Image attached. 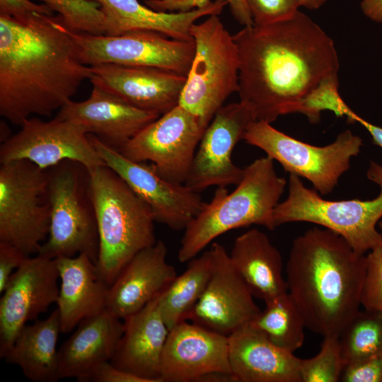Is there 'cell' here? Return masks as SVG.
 Returning <instances> with one entry per match:
<instances>
[{"label":"cell","instance_id":"7bdbcfd3","mask_svg":"<svg viewBox=\"0 0 382 382\" xmlns=\"http://www.w3.org/2000/svg\"><path fill=\"white\" fill-rule=\"evenodd\" d=\"M361 10L374 22L382 23V0H361Z\"/></svg>","mask_w":382,"mask_h":382},{"label":"cell","instance_id":"d6a6232c","mask_svg":"<svg viewBox=\"0 0 382 382\" xmlns=\"http://www.w3.org/2000/svg\"><path fill=\"white\" fill-rule=\"evenodd\" d=\"M59 13L70 30L91 35H106L105 17L95 0H40Z\"/></svg>","mask_w":382,"mask_h":382},{"label":"cell","instance_id":"2e32d148","mask_svg":"<svg viewBox=\"0 0 382 382\" xmlns=\"http://www.w3.org/2000/svg\"><path fill=\"white\" fill-rule=\"evenodd\" d=\"M209 251L212 265L209 281L186 320L228 337L250 322L261 310L226 248L213 243Z\"/></svg>","mask_w":382,"mask_h":382},{"label":"cell","instance_id":"4316f807","mask_svg":"<svg viewBox=\"0 0 382 382\" xmlns=\"http://www.w3.org/2000/svg\"><path fill=\"white\" fill-rule=\"evenodd\" d=\"M229 256L253 296L265 302L287 292L282 255L265 233L252 228L242 233Z\"/></svg>","mask_w":382,"mask_h":382},{"label":"cell","instance_id":"8992f818","mask_svg":"<svg viewBox=\"0 0 382 382\" xmlns=\"http://www.w3.org/2000/svg\"><path fill=\"white\" fill-rule=\"evenodd\" d=\"M366 176L380 187L376 197L332 201L289 175L288 196L273 212L274 228L291 222L315 224L340 235L360 255L382 245V234L376 229L382 218V165L371 161Z\"/></svg>","mask_w":382,"mask_h":382},{"label":"cell","instance_id":"83f0119b","mask_svg":"<svg viewBox=\"0 0 382 382\" xmlns=\"http://www.w3.org/2000/svg\"><path fill=\"white\" fill-rule=\"evenodd\" d=\"M61 332L57 308L43 320L25 325L18 334L4 359L21 368L35 382L59 379L57 342Z\"/></svg>","mask_w":382,"mask_h":382},{"label":"cell","instance_id":"30bf717a","mask_svg":"<svg viewBox=\"0 0 382 382\" xmlns=\"http://www.w3.org/2000/svg\"><path fill=\"white\" fill-rule=\"evenodd\" d=\"M51 207L47 170L27 160L0 166V242L25 255L36 253L47 240Z\"/></svg>","mask_w":382,"mask_h":382},{"label":"cell","instance_id":"52a82bcc","mask_svg":"<svg viewBox=\"0 0 382 382\" xmlns=\"http://www.w3.org/2000/svg\"><path fill=\"white\" fill-rule=\"evenodd\" d=\"M46 170L50 227L37 255L56 259L86 254L96 265L99 236L88 169L65 160Z\"/></svg>","mask_w":382,"mask_h":382},{"label":"cell","instance_id":"4fadbf2b","mask_svg":"<svg viewBox=\"0 0 382 382\" xmlns=\"http://www.w3.org/2000/svg\"><path fill=\"white\" fill-rule=\"evenodd\" d=\"M88 137L105 165L148 205L156 222L183 230L206 204L199 192L161 176L152 164L132 161L93 134Z\"/></svg>","mask_w":382,"mask_h":382},{"label":"cell","instance_id":"e0dca14e","mask_svg":"<svg viewBox=\"0 0 382 382\" xmlns=\"http://www.w3.org/2000/svg\"><path fill=\"white\" fill-rule=\"evenodd\" d=\"M59 279L55 259L37 254L11 274L0 299V358H5L28 321L57 303Z\"/></svg>","mask_w":382,"mask_h":382},{"label":"cell","instance_id":"b9f144b4","mask_svg":"<svg viewBox=\"0 0 382 382\" xmlns=\"http://www.w3.org/2000/svg\"><path fill=\"white\" fill-rule=\"evenodd\" d=\"M349 122H358L362 125L370 134L373 143L382 149V128L370 123L354 111H352L347 117Z\"/></svg>","mask_w":382,"mask_h":382},{"label":"cell","instance_id":"ab89813d","mask_svg":"<svg viewBox=\"0 0 382 382\" xmlns=\"http://www.w3.org/2000/svg\"><path fill=\"white\" fill-rule=\"evenodd\" d=\"M147 382L145 379L115 366L110 361L97 365L84 382Z\"/></svg>","mask_w":382,"mask_h":382},{"label":"cell","instance_id":"44dd1931","mask_svg":"<svg viewBox=\"0 0 382 382\" xmlns=\"http://www.w3.org/2000/svg\"><path fill=\"white\" fill-rule=\"evenodd\" d=\"M162 241L137 253L109 286L106 309L124 320L163 291L177 276Z\"/></svg>","mask_w":382,"mask_h":382},{"label":"cell","instance_id":"4dcf8cb0","mask_svg":"<svg viewBox=\"0 0 382 382\" xmlns=\"http://www.w3.org/2000/svg\"><path fill=\"white\" fill-rule=\"evenodd\" d=\"M340 341L345 365L382 357V314L359 310L342 332Z\"/></svg>","mask_w":382,"mask_h":382},{"label":"cell","instance_id":"e575fe53","mask_svg":"<svg viewBox=\"0 0 382 382\" xmlns=\"http://www.w3.org/2000/svg\"><path fill=\"white\" fill-rule=\"evenodd\" d=\"M361 306L364 310L382 314V245L368 253Z\"/></svg>","mask_w":382,"mask_h":382},{"label":"cell","instance_id":"836d02e7","mask_svg":"<svg viewBox=\"0 0 382 382\" xmlns=\"http://www.w3.org/2000/svg\"><path fill=\"white\" fill-rule=\"evenodd\" d=\"M318 353L310 359H301V382H337L344 368L340 336L323 337Z\"/></svg>","mask_w":382,"mask_h":382},{"label":"cell","instance_id":"d590c367","mask_svg":"<svg viewBox=\"0 0 382 382\" xmlns=\"http://www.w3.org/2000/svg\"><path fill=\"white\" fill-rule=\"evenodd\" d=\"M234 18L244 27L253 25L245 0H225ZM212 0H144L147 6L164 12L188 11L203 7Z\"/></svg>","mask_w":382,"mask_h":382},{"label":"cell","instance_id":"9c48e42d","mask_svg":"<svg viewBox=\"0 0 382 382\" xmlns=\"http://www.w3.org/2000/svg\"><path fill=\"white\" fill-rule=\"evenodd\" d=\"M243 140L262 149L277 161L289 175H295L311 183L320 195L331 193L341 176L350 168L351 159L363 146L360 137L347 129L335 141L318 146L293 138L271 125L254 120L248 127Z\"/></svg>","mask_w":382,"mask_h":382},{"label":"cell","instance_id":"f1b7e54d","mask_svg":"<svg viewBox=\"0 0 382 382\" xmlns=\"http://www.w3.org/2000/svg\"><path fill=\"white\" fill-rule=\"evenodd\" d=\"M212 257L209 250L190 260L187 268L176 276L158 296V308L169 330L186 321L209 281Z\"/></svg>","mask_w":382,"mask_h":382},{"label":"cell","instance_id":"f546056e","mask_svg":"<svg viewBox=\"0 0 382 382\" xmlns=\"http://www.w3.org/2000/svg\"><path fill=\"white\" fill-rule=\"evenodd\" d=\"M265 308L248 323L278 347L294 353L304 341L303 318L288 292L265 302Z\"/></svg>","mask_w":382,"mask_h":382},{"label":"cell","instance_id":"d4e9b609","mask_svg":"<svg viewBox=\"0 0 382 382\" xmlns=\"http://www.w3.org/2000/svg\"><path fill=\"white\" fill-rule=\"evenodd\" d=\"M105 17L106 35H119L134 30L158 32L169 37L193 41L190 28L204 16L219 15L227 5L225 0H215L188 11H158L138 0H95Z\"/></svg>","mask_w":382,"mask_h":382},{"label":"cell","instance_id":"603a6c76","mask_svg":"<svg viewBox=\"0 0 382 382\" xmlns=\"http://www.w3.org/2000/svg\"><path fill=\"white\" fill-rule=\"evenodd\" d=\"M158 296L123 320V334L110 361L147 382H163L161 358L169 332L158 308Z\"/></svg>","mask_w":382,"mask_h":382},{"label":"cell","instance_id":"9a60e30c","mask_svg":"<svg viewBox=\"0 0 382 382\" xmlns=\"http://www.w3.org/2000/svg\"><path fill=\"white\" fill-rule=\"evenodd\" d=\"M254 120L241 101L223 105L202 134L185 185L199 193L212 186L237 185L243 168L234 164L232 152Z\"/></svg>","mask_w":382,"mask_h":382},{"label":"cell","instance_id":"7a4b0ae2","mask_svg":"<svg viewBox=\"0 0 382 382\" xmlns=\"http://www.w3.org/2000/svg\"><path fill=\"white\" fill-rule=\"evenodd\" d=\"M91 76L59 16L0 15V115L11 123L50 116Z\"/></svg>","mask_w":382,"mask_h":382},{"label":"cell","instance_id":"ffe728a7","mask_svg":"<svg viewBox=\"0 0 382 382\" xmlns=\"http://www.w3.org/2000/svg\"><path fill=\"white\" fill-rule=\"evenodd\" d=\"M83 101L69 100L57 117L69 121L88 134H98L103 141L119 149L160 115L135 108L96 85Z\"/></svg>","mask_w":382,"mask_h":382},{"label":"cell","instance_id":"f35d334b","mask_svg":"<svg viewBox=\"0 0 382 382\" xmlns=\"http://www.w3.org/2000/svg\"><path fill=\"white\" fill-rule=\"evenodd\" d=\"M30 256L16 246L0 242V293L1 294L11 274Z\"/></svg>","mask_w":382,"mask_h":382},{"label":"cell","instance_id":"8d00e7d4","mask_svg":"<svg viewBox=\"0 0 382 382\" xmlns=\"http://www.w3.org/2000/svg\"><path fill=\"white\" fill-rule=\"evenodd\" d=\"M253 25L261 26L286 21L299 11L296 0H245Z\"/></svg>","mask_w":382,"mask_h":382},{"label":"cell","instance_id":"f6af8a7d","mask_svg":"<svg viewBox=\"0 0 382 382\" xmlns=\"http://www.w3.org/2000/svg\"><path fill=\"white\" fill-rule=\"evenodd\" d=\"M378 226L381 230V233L382 234V220L378 222Z\"/></svg>","mask_w":382,"mask_h":382},{"label":"cell","instance_id":"cb8c5ba5","mask_svg":"<svg viewBox=\"0 0 382 382\" xmlns=\"http://www.w3.org/2000/svg\"><path fill=\"white\" fill-rule=\"evenodd\" d=\"M60 286L57 310L61 332L69 333L83 320L106 309L109 286L86 254L55 259Z\"/></svg>","mask_w":382,"mask_h":382},{"label":"cell","instance_id":"6da1fadb","mask_svg":"<svg viewBox=\"0 0 382 382\" xmlns=\"http://www.w3.org/2000/svg\"><path fill=\"white\" fill-rule=\"evenodd\" d=\"M233 37L240 101L255 120L273 122L322 79L338 74L333 40L301 11L279 23L243 27Z\"/></svg>","mask_w":382,"mask_h":382},{"label":"cell","instance_id":"60d3db41","mask_svg":"<svg viewBox=\"0 0 382 382\" xmlns=\"http://www.w3.org/2000/svg\"><path fill=\"white\" fill-rule=\"evenodd\" d=\"M33 13L53 16L54 11L45 4L30 0H0V15L23 18Z\"/></svg>","mask_w":382,"mask_h":382},{"label":"cell","instance_id":"7c38bea8","mask_svg":"<svg viewBox=\"0 0 382 382\" xmlns=\"http://www.w3.org/2000/svg\"><path fill=\"white\" fill-rule=\"evenodd\" d=\"M69 31L82 62L88 66L110 63L151 66L186 76L195 53L194 40H176L155 31L134 30L119 35Z\"/></svg>","mask_w":382,"mask_h":382},{"label":"cell","instance_id":"3957f363","mask_svg":"<svg viewBox=\"0 0 382 382\" xmlns=\"http://www.w3.org/2000/svg\"><path fill=\"white\" fill-rule=\"evenodd\" d=\"M366 257L340 235L314 227L296 238L286 265L287 292L306 328L340 336L359 311Z\"/></svg>","mask_w":382,"mask_h":382},{"label":"cell","instance_id":"74e56055","mask_svg":"<svg viewBox=\"0 0 382 382\" xmlns=\"http://www.w3.org/2000/svg\"><path fill=\"white\" fill-rule=\"evenodd\" d=\"M343 382H382V357H371L345 365Z\"/></svg>","mask_w":382,"mask_h":382},{"label":"cell","instance_id":"1f68e13d","mask_svg":"<svg viewBox=\"0 0 382 382\" xmlns=\"http://www.w3.org/2000/svg\"><path fill=\"white\" fill-rule=\"evenodd\" d=\"M330 111L337 117H347L352 111L339 92L338 74L322 79L301 99L290 106L289 113H301L311 123H318L322 112Z\"/></svg>","mask_w":382,"mask_h":382},{"label":"cell","instance_id":"8fae6325","mask_svg":"<svg viewBox=\"0 0 382 382\" xmlns=\"http://www.w3.org/2000/svg\"><path fill=\"white\" fill-rule=\"evenodd\" d=\"M204 129L195 115L178 104L117 150L132 161L150 162L166 180L185 184Z\"/></svg>","mask_w":382,"mask_h":382},{"label":"cell","instance_id":"5b68a950","mask_svg":"<svg viewBox=\"0 0 382 382\" xmlns=\"http://www.w3.org/2000/svg\"><path fill=\"white\" fill-rule=\"evenodd\" d=\"M99 236L96 267L110 286L139 251L157 241L148 205L107 165L88 169Z\"/></svg>","mask_w":382,"mask_h":382},{"label":"cell","instance_id":"ac0fdd59","mask_svg":"<svg viewBox=\"0 0 382 382\" xmlns=\"http://www.w3.org/2000/svg\"><path fill=\"white\" fill-rule=\"evenodd\" d=\"M215 372L231 374L227 336L187 320L169 330L161 358L163 382L200 381Z\"/></svg>","mask_w":382,"mask_h":382},{"label":"cell","instance_id":"277c9868","mask_svg":"<svg viewBox=\"0 0 382 382\" xmlns=\"http://www.w3.org/2000/svg\"><path fill=\"white\" fill-rule=\"evenodd\" d=\"M286 185L285 178L275 171L273 159L266 156L253 161L243 168L233 192L228 194L225 187H219L185 228L179 261H190L216 238L234 228L255 224L274 230L273 212Z\"/></svg>","mask_w":382,"mask_h":382},{"label":"cell","instance_id":"484cf974","mask_svg":"<svg viewBox=\"0 0 382 382\" xmlns=\"http://www.w3.org/2000/svg\"><path fill=\"white\" fill-rule=\"evenodd\" d=\"M123 331V322L108 310L82 320L58 350L59 379L84 382L97 365L111 360Z\"/></svg>","mask_w":382,"mask_h":382},{"label":"cell","instance_id":"ee69618b","mask_svg":"<svg viewBox=\"0 0 382 382\" xmlns=\"http://www.w3.org/2000/svg\"><path fill=\"white\" fill-rule=\"evenodd\" d=\"M300 7L303 6L309 10L320 8L328 0H296Z\"/></svg>","mask_w":382,"mask_h":382},{"label":"cell","instance_id":"7402d4cb","mask_svg":"<svg viewBox=\"0 0 382 382\" xmlns=\"http://www.w3.org/2000/svg\"><path fill=\"white\" fill-rule=\"evenodd\" d=\"M228 360L236 382H301L300 358L247 323L228 336Z\"/></svg>","mask_w":382,"mask_h":382},{"label":"cell","instance_id":"5bb4252c","mask_svg":"<svg viewBox=\"0 0 382 382\" xmlns=\"http://www.w3.org/2000/svg\"><path fill=\"white\" fill-rule=\"evenodd\" d=\"M0 147V163L29 161L46 170L65 160L88 169L105 163L88 134L80 126L55 117L50 121L30 117Z\"/></svg>","mask_w":382,"mask_h":382},{"label":"cell","instance_id":"ba28073f","mask_svg":"<svg viewBox=\"0 0 382 382\" xmlns=\"http://www.w3.org/2000/svg\"><path fill=\"white\" fill-rule=\"evenodd\" d=\"M190 34L195 53L178 104L206 129L228 96L238 91L239 53L219 15L194 23Z\"/></svg>","mask_w":382,"mask_h":382},{"label":"cell","instance_id":"d6986e66","mask_svg":"<svg viewBox=\"0 0 382 382\" xmlns=\"http://www.w3.org/2000/svg\"><path fill=\"white\" fill-rule=\"evenodd\" d=\"M90 81L139 109L160 115L177 105L186 76L151 66L100 64L90 66Z\"/></svg>","mask_w":382,"mask_h":382}]
</instances>
